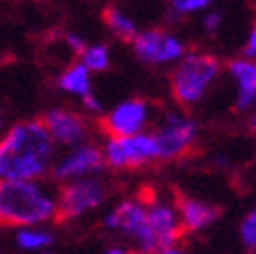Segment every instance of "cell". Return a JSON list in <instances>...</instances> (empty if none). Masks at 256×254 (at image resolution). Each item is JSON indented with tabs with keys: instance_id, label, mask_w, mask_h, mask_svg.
<instances>
[{
	"instance_id": "obj_1",
	"label": "cell",
	"mask_w": 256,
	"mask_h": 254,
	"mask_svg": "<svg viewBox=\"0 0 256 254\" xmlns=\"http://www.w3.org/2000/svg\"><path fill=\"white\" fill-rule=\"evenodd\" d=\"M58 144L42 119H28L0 133V179H46Z\"/></svg>"
},
{
	"instance_id": "obj_2",
	"label": "cell",
	"mask_w": 256,
	"mask_h": 254,
	"mask_svg": "<svg viewBox=\"0 0 256 254\" xmlns=\"http://www.w3.org/2000/svg\"><path fill=\"white\" fill-rule=\"evenodd\" d=\"M58 220V192L44 179H0V224L26 227Z\"/></svg>"
},
{
	"instance_id": "obj_3",
	"label": "cell",
	"mask_w": 256,
	"mask_h": 254,
	"mask_svg": "<svg viewBox=\"0 0 256 254\" xmlns=\"http://www.w3.org/2000/svg\"><path fill=\"white\" fill-rule=\"evenodd\" d=\"M220 74H222V62L215 55L186 51V55L174 62L170 78L172 96L181 108L197 106L220 78Z\"/></svg>"
},
{
	"instance_id": "obj_4",
	"label": "cell",
	"mask_w": 256,
	"mask_h": 254,
	"mask_svg": "<svg viewBox=\"0 0 256 254\" xmlns=\"http://www.w3.org/2000/svg\"><path fill=\"white\" fill-rule=\"evenodd\" d=\"M101 151L106 167L114 172H130V169L158 163V149L151 131L133 133V135H108Z\"/></svg>"
},
{
	"instance_id": "obj_5",
	"label": "cell",
	"mask_w": 256,
	"mask_h": 254,
	"mask_svg": "<svg viewBox=\"0 0 256 254\" xmlns=\"http://www.w3.org/2000/svg\"><path fill=\"white\" fill-rule=\"evenodd\" d=\"M58 192V220H78L96 213L108 201V183L96 176H82L66 183H60Z\"/></svg>"
},
{
	"instance_id": "obj_6",
	"label": "cell",
	"mask_w": 256,
	"mask_h": 254,
	"mask_svg": "<svg viewBox=\"0 0 256 254\" xmlns=\"http://www.w3.org/2000/svg\"><path fill=\"white\" fill-rule=\"evenodd\" d=\"M151 135L158 149V163L178 160L192 151L199 138V126L186 112H170L156 124Z\"/></svg>"
},
{
	"instance_id": "obj_7",
	"label": "cell",
	"mask_w": 256,
	"mask_h": 254,
	"mask_svg": "<svg viewBox=\"0 0 256 254\" xmlns=\"http://www.w3.org/2000/svg\"><path fill=\"white\" fill-rule=\"evenodd\" d=\"M146 201V229L151 236V245L154 252L160 254H174L181 249L183 238V227L178 220V211L176 204L170 201V197L149 195L144 197Z\"/></svg>"
},
{
	"instance_id": "obj_8",
	"label": "cell",
	"mask_w": 256,
	"mask_h": 254,
	"mask_svg": "<svg viewBox=\"0 0 256 254\" xmlns=\"http://www.w3.org/2000/svg\"><path fill=\"white\" fill-rule=\"evenodd\" d=\"M103 227L128 238L138 252H154L149 229H146V201H144V197H130V199L117 201L103 217Z\"/></svg>"
},
{
	"instance_id": "obj_9",
	"label": "cell",
	"mask_w": 256,
	"mask_h": 254,
	"mask_svg": "<svg viewBox=\"0 0 256 254\" xmlns=\"http://www.w3.org/2000/svg\"><path fill=\"white\" fill-rule=\"evenodd\" d=\"M106 160H103V151L98 144L80 142L76 147H66L62 156H58L50 167V176L55 183H66L74 179H82V176H96L106 172Z\"/></svg>"
},
{
	"instance_id": "obj_10",
	"label": "cell",
	"mask_w": 256,
	"mask_h": 254,
	"mask_svg": "<svg viewBox=\"0 0 256 254\" xmlns=\"http://www.w3.org/2000/svg\"><path fill=\"white\" fill-rule=\"evenodd\" d=\"M156 122L154 106L146 99H126L103 112L101 126L106 135H133L149 131Z\"/></svg>"
},
{
	"instance_id": "obj_11",
	"label": "cell",
	"mask_w": 256,
	"mask_h": 254,
	"mask_svg": "<svg viewBox=\"0 0 256 254\" xmlns=\"http://www.w3.org/2000/svg\"><path fill=\"white\" fill-rule=\"evenodd\" d=\"M133 48L135 55L142 60L144 64H174L176 60H181L186 55L188 46L181 37H176L167 30L160 28H151V30H142L133 37Z\"/></svg>"
},
{
	"instance_id": "obj_12",
	"label": "cell",
	"mask_w": 256,
	"mask_h": 254,
	"mask_svg": "<svg viewBox=\"0 0 256 254\" xmlns=\"http://www.w3.org/2000/svg\"><path fill=\"white\" fill-rule=\"evenodd\" d=\"M42 122L58 147L66 149V147H76V144L90 140L92 126L87 122V117L78 110H71V108H50L42 117Z\"/></svg>"
},
{
	"instance_id": "obj_13",
	"label": "cell",
	"mask_w": 256,
	"mask_h": 254,
	"mask_svg": "<svg viewBox=\"0 0 256 254\" xmlns=\"http://www.w3.org/2000/svg\"><path fill=\"white\" fill-rule=\"evenodd\" d=\"M229 76L236 85V110L256 108V60L238 58L229 62Z\"/></svg>"
},
{
	"instance_id": "obj_14",
	"label": "cell",
	"mask_w": 256,
	"mask_h": 254,
	"mask_svg": "<svg viewBox=\"0 0 256 254\" xmlns=\"http://www.w3.org/2000/svg\"><path fill=\"white\" fill-rule=\"evenodd\" d=\"M176 211H178V220H181L183 233H197L208 229L210 224L218 222L220 208L215 204H208L202 199H192V197H183L176 201Z\"/></svg>"
},
{
	"instance_id": "obj_15",
	"label": "cell",
	"mask_w": 256,
	"mask_h": 254,
	"mask_svg": "<svg viewBox=\"0 0 256 254\" xmlns=\"http://www.w3.org/2000/svg\"><path fill=\"white\" fill-rule=\"evenodd\" d=\"M92 76L94 74L87 69L85 64L80 62V60H76V62H71L69 67L60 74L58 85L62 92H66V94H71V96H78V99L82 101L85 96L94 94V78H92Z\"/></svg>"
},
{
	"instance_id": "obj_16",
	"label": "cell",
	"mask_w": 256,
	"mask_h": 254,
	"mask_svg": "<svg viewBox=\"0 0 256 254\" xmlns=\"http://www.w3.org/2000/svg\"><path fill=\"white\" fill-rule=\"evenodd\" d=\"M16 247L26 252H42L55 243V233L48 229V224H26L16 227Z\"/></svg>"
},
{
	"instance_id": "obj_17",
	"label": "cell",
	"mask_w": 256,
	"mask_h": 254,
	"mask_svg": "<svg viewBox=\"0 0 256 254\" xmlns=\"http://www.w3.org/2000/svg\"><path fill=\"white\" fill-rule=\"evenodd\" d=\"M103 21H106L108 30L117 39H122V42H133V37L140 32L133 16L126 14L124 10H119V7H114V5L103 12Z\"/></svg>"
},
{
	"instance_id": "obj_18",
	"label": "cell",
	"mask_w": 256,
	"mask_h": 254,
	"mask_svg": "<svg viewBox=\"0 0 256 254\" xmlns=\"http://www.w3.org/2000/svg\"><path fill=\"white\" fill-rule=\"evenodd\" d=\"M78 60L85 64L92 74L108 71L112 64V51L106 44H85V48L78 53Z\"/></svg>"
},
{
	"instance_id": "obj_19",
	"label": "cell",
	"mask_w": 256,
	"mask_h": 254,
	"mask_svg": "<svg viewBox=\"0 0 256 254\" xmlns=\"http://www.w3.org/2000/svg\"><path fill=\"white\" fill-rule=\"evenodd\" d=\"M240 243L245 245L250 252H256V206L242 217V222L238 227Z\"/></svg>"
},
{
	"instance_id": "obj_20",
	"label": "cell",
	"mask_w": 256,
	"mask_h": 254,
	"mask_svg": "<svg viewBox=\"0 0 256 254\" xmlns=\"http://www.w3.org/2000/svg\"><path fill=\"white\" fill-rule=\"evenodd\" d=\"M213 3L215 0H170V10L176 16H190V14L206 12Z\"/></svg>"
},
{
	"instance_id": "obj_21",
	"label": "cell",
	"mask_w": 256,
	"mask_h": 254,
	"mask_svg": "<svg viewBox=\"0 0 256 254\" xmlns=\"http://www.w3.org/2000/svg\"><path fill=\"white\" fill-rule=\"evenodd\" d=\"M222 21H224V14L220 10H206V14H204V28H206V32H218L222 28Z\"/></svg>"
},
{
	"instance_id": "obj_22",
	"label": "cell",
	"mask_w": 256,
	"mask_h": 254,
	"mask_svg": "<svg viewBox=\"0 0 256 254\" xmlns=\"http://www.w3.org/2000/svg\"><path fill=\"white\" fill-rule=\"evenodd\" d=\"M64 44L71 48V53H74L76 58H78V53L85 48V39L80 37V35H76V32H66V35H64Z\"/></svg>"
},
{
	"instance_id": "obj_23",
	"label": "cell",
	"mask_w": 256,
	"mask_h": 254,
	"mask_svg": "<svg viewBox=\"0 0 256 254\" xmlns=\"http://www.w3.org/2000/svg\"><path fill=\"white\" fill-rule=\"evenodd\" d=\"M245 58H254V60H256V26L252 28V32L247 35V42H245Z\"/></svg>"
},
{
	"instance_id": "obj_24",
	"label": "cell",
	"mask_w": 256,
	"mask_h": 254,
	"mask_svg": "<svg viewBox=\"0 0 256 254\" xmlns=\"http://www.w3.org/2000/svg\"><path fill=\"white\" fill-rule=\"evenodd\" d=\"M7 128V122H5V115H0V133Z\"/></svg>"
},
{
	"instance_id": "obj_25",
	"label": "cell",
	"mask_w": 256,
	"mask_h": 254,
	"mask_svg": "<svg viewBox=\"0 0 256 254\" xmlns=\"http://www.w3.org/2000/svg\"><path fill=\"white\" fill-rule=\"evenodd\" d=\"M254 126H256V108H254Z\"/></svg>"
}]
</instances>
